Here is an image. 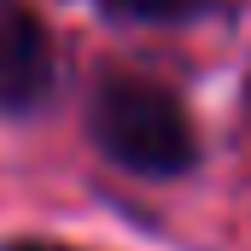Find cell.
I'll return each instance as SVG.
<instances>
[{"instance_id":"5","label":"cell","mask_w":251,"mask_h":251,"mask_svg":"<svg viewBox=\"0 0 251 251\" xmlns=\"http://www.w3.org/2000/svg\"><path fill=\"white\" fill-rule=\"evenodd\" d=\"M246 111H251V82H246Z\"/></svg>"},{"instance_id":"3","label":"cell","mask_w":251,"mask_h":251,"mask_svg":"<svg viewBox=\"0 0 251 251\" xmlns=\"http://www.w3.org/2000/svg\"><path fill=\"white\" fill-rule=\"evenodd\" d=\"M100 18L111 24H146V29H181L193 18H204L216 0H94Z\"/></svg>"},{"instance_id":"2","label":"cell","mask_w":251,"mask_h":251,"mask_svg":"<svg viewBox=\"0 0 251 251\" xmlns=\"http://www.w3.org/2000/svg\"><path fill=\"white\" fill-rule=\"evenodd\" d=\"M59 94V41L35 0H0V117H35Z\"/></svg>"},{"instance_id":"4","label":"cell","mask_w":251,"mask_h":251,"mask_svg":"<svg viewBox=\"0 0 251 251\" xmlns=\"http://www.w3.org/2000/svg\"><path fill=\"white\" fill-rule=\"evenodd\" d=\"M0 251H88V246H70V240H41V234H24V240H0Z\"/></svg>"},{"instance_id":"1","label":"cell","mask_w":251,"mask_h":251,"mask_svg":"<svg viewBox=\"0 0 251 251\" xmlns=\"http://www.w3.org/2000/svg\"><path fill=\"white\" fill-rule=\"evenodd\" d=\"M82 123H88L94 152L134 181H181L204 158V140H199L187 100L170 82L128 70V64H111L88 88Z\"/></svg>"}]
</instances>
